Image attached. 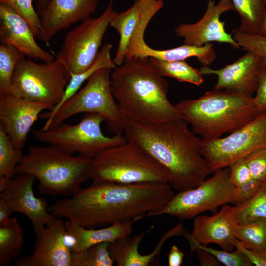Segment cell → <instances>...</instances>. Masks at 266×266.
Segmentation results:
<instances>
[{
  "label": "cell",
  "mask_w": 266,
  "mask_h": 266,
  "mask_svg": "<svg viewBox=\"0 0 266 266\" xmlns=\"http://www.w3.org/2000/svg\"><path fill=\"white\" fill-rule=\"evenodd\" d=\"M175 195L169 183H94L49 207L64 218L88 228L134 222L163 208Z\"/></svg>",
  "instance_id": "obj_1"
},
{
  "label": "cell",
  "mask_w": 266,
  "mask_h": 266,
  "mask_svg": "<svg viewBox=\"0 0 266 266\" xmlns=\"http://www.w3.org/2000/svg\"><path fill=\"white\" fill-rule=\"evenodd\" d=\"M124 135L168 172L169 184L178 192L198 186L213 173L202 154L201 139L182 119L149 126L128 120Z\"/></svg>",
  "instance_id": "obj_2"
},
{
  "label": "cell",
  "mask_w": 266,
  "mask_h": 266,
  "mask_svg": "<svg viewBox=\"0 0 266 266\" xmlns=\"http://www.w3.org/2000/svg\"><path fill=\"white\" fill-rule=\"evenodd\" d=\"M110 79L113 95L129 121L149 126L181 119L168 100V82L149 57L126 58Z\"/></svg>",
  "instance_id": "obj_3"
},
{
  "label": "cell",
  "mask_w": 266,
  "mask_h": 266,
  "mask_svg": "<svg viewBox=\"0 0 266 266\" xmlns=\"http://www.w3.org/2000/svg\"><path fill=\"white\" fill-rule=\"evenodd\" d=\"M181 119L203 140H213L230 133L259 113L253 97L214 89L200 98L175 105Z\"/></svg>",
  "instance_id": "obj_4"
},
{
  "label": "cell",
  "mask_w": 266,
  "mask_h": 266,
  "mask_svg": "<svg viewBox=\"0 0 266 266\" xmlns=\"http://www.w3.org/2000/svg\"><path fill=\"white\" fill-rule=\"evenodd\" d=\"M92 158L64 152L52 145L30 146L15 170L38 180L41 194L69 196L90 178Z\"/></svg>",
  "instance_id": "obj_5"
},
{
  "label": "cell",
  "mask_w": 266,
  "mask_h": 266,
  "mask_svg": "<svg viewBox=\"0 0 266 266\" xmlns=\"http://www.w3.org/2000/svg\"><path fill=\"white\" fill-rule=\"evenodd\" d=\"M90 178L94 183H169L170 176L145 150L127 140L92 158Z\"/></svg>",
  "instance_id": "obj_6"
},
{
  "label": "cell",
  "mask_w": 266,
  "mask_h": 266,
  "mask_svg": "<svg viewBox=\"0 0 266 266\" xmlns=\"http://www.w3.org/2000/svg\"><path fill=\"white\" fill-rule=\"evenodd\" d=\"M112 69L102 68L96 71L86 85L64 103L51 120L41 129L45 130L80 113L100 115L114 134H124L128 119L121 112L111 86Z\"/></svg>",
  "instance_id": "obj_7"
},
{
  "label": "cell",
  "mask_w": 266,
  "mask_h": 266,
  "mask_svg": "<svg viewBox=\"0 0 266 266\" xmlns=\"http://www.w3.org/2000/svg\"><path fill=\"white\" fill-rule=\"evenodd\" d=\"M102 117L95 113H85L77 124L64 122L45 130H33L38 141L52 145L70 154L78 153L92 158L102 151L125 142L124 134L105 136L101 130Z\"/></svg>",
  "instance_id": "obj_8"
},
{
  "label": "cell",
  "mask_w": 266,
  "mask_h": 266,
  "mask_svg": "<svg viewBox=\"0 0 266 266\" xmlns=\"http://www.w3.org/2000/svg\"><path fill=\"white\" fill-rule=\"evenodd\" d=\"M71 77L65 64L57 58L42 63L25 58L15 70L9 92L44 103L49 111L60 102Z\"/></svg>",
  "instance_id": "obj_9"
},
{
  "label": "cell",
  "mask_w": 266,
  "mask_h": 266,
  "mask_svg": "<svg viewBox=\"0 0 266 266\" xmlns=\"http://www.w3.org/2000/svg\"><path fill=\"white\" fill-rule=\"evenodd\" d=\"M213 173L198 186L178 192L163 208L145 217L167 215L179 220L190 219L204 211L214 212L221 206L232 204L236 187L230 180L229 167Z\"/></svg>",
  "instance_id": "obj_10"
},
{
  "label": "cell",
  "mask_w": 266,
  "mask_h": 266,
  "mask_svg": "<svg viewBox=\"0 0 266 266\" xmlns=\"http://www.w3.org/2000/svg\"><path fill=\"white\" fill-rule=\"evenodd\" d=\"M110 0L103 13L89 17L68 31L56 57L61 60L71 74L81 73L94 63L110 22L116 13Z\"/></svg>",
  "instance_id": "obj_11"
},
{
  "label": "cell",
  "mask_w": 266,
  "mask_h": 266,
  "mask_svg": "<svg viewBox=\"0 0 266 266\" xmlns=\"http://www.w3.org/2000/svg\"><path fill=\"white\" fill-rule=\"evenodd\" d=\"M266 147V111L226 137L201 139V150L213 172L249 153Z\"/></svg>",
  "instance_id": "obj_12"
},
{
  "label": "cell",
  "mask_w": 266,
  "mask_h": 266,
  "mask_svg": "<svg viewBox=\"0 0 266 266\" xmlns=\"http://www.w3.org/2000/svg\"><path fill=\"white\" fill-rule=\"evenodd\" d=\"M30 256L17 259L16 266H71L72 251L65 222L57 218L37 234Z\"/></svg>",
  "instance_id": "obj_13"
},
{
  "label": "cell",
  "mask_w": 266,
  "mask_h": 266,
  "mask_svg": "<svg viewBox=\"0 0 266 266\" xmlns=\"http://www.w3.org/2000/svg\"><path fill=\"white\" fill-rule=\"evenodd\" d=\"M35 180L31 174L16 175L0 192V199L8 205L13 212L25 215L31 222L36 234L57 217L49 211L45 199L35 195L33 187Z\"/></svg>",
  "instance_id": "obj_14"
},
{
  "label": "cell",
  "mask_w": 266,
  "mask_h": 266,
  "mask_svg": "<svg viewBox=\"0 0 266 266\" xmlns=\"http://www.w3.org/2000/svg\"><path fill=\"white\" fill-rule=\"evenodd\" d=\"M233 10L235 8L231 0H220L215 4L213 0H209L206 11L198 22L181 23L175 29L177 37L183 39V44L200 47L211 42L226 43L235 49H239L238 44L232 37V33L228 34L225 29V22L220 20V16L225 12Z\"/></svg>",
  "instance_id": "obj_15"
},
{
  "label": "cell",
  "mask_w": 266,
  "mask_h": 266,
  "mask_svg": "<svg viewBox=\"0 0 266 266\" xmlns=\"http://www.w3.org/2000/svg\"><path fill=\"white\" fill-rule=\"evenodd\" d=\"M46 109L49 108L44 103L18 97L9 91L0 92V125L17 148L24 147L32 127Z\"/></svg>",
  "instance_id": "obj_16"
},
{
  "label": "cell",
  "mask_w": 266,
  "mask_h": 266,
  "mask_svg": "<svg viewBox=\"0 0 266 266\" xmlns=\"http://www.w3.org/2000/svg\"><path fill=\"white\" fill-rule=\"evenodd\" d=\"M261 66V58L256 53L247 51L234 62L226 65L224 67L213 69L208 66H203L200 71L203 76H217L215 89L253 97L257 89L258 73Z\"/></svg>",
  "instance_id": "obj_17"
},
{
  "label": "cell",
  "mask_w": 266,
  "mask_h": 266,
  "mask_svg": "<svg viewBox=\"0 0 266 266\" xmlns=\"http://www.w3.org/2000/svg\"><path fill=\"white\" fill-rule=\"evenodd\" d=\"M99 0H50L39 15L41 32L38 39L47 45L60 31L81 22L95 12Z\"/></svg>",
  "instance_id": "obj_18"
},
{
  "label": "cell",
  "mask_w": 266,
  "mask_h": 266,
  "mask_svg": "<svg viewBox=\"0 0 266 266\" xmlns=\"http://www.w3.org/2000/svg\"><path fill=\"white\" fill-rule=\"evenodd\" d=\"M237 223L234 206L225 204L212 216L198 215L194 218L190 235L200 244L214 243L224 250L232 251L236 239L234 230Z\"/></svg>",
  "instance_id": "obj_19"
},
{
  "label": "cell",
  "mask_w": 266,
  "mask_h": 266,
  "mask_svg": "<svg viewBox=\"0 0 266 266\" xmlns=\"http://www.w3.org/2000/svg\"><path fill=\"white\" fill-rule=\"evenodd\" d=\"M27 21L8 5L0 3V42L11 45L29 58L50 62L54 59L36 42Z\"/></svg>",
  "instance_id": "obj_20"
},
{
  "label": "cell",
  "mask_w": 266,
  "mask_h": 266,
  "mask_svg": "<svg viewBox=\"0 0 266 266\" xmlns=\"http://www.w3.org/2000/svg\"><path fill=\"white\" fill-rule=\"evenodd\" d=\"M165 0H135L127 10L117 13L110 26L119 34V41L115 56L113 59L116 66L124 62L130 40L139 29L146 28L154 15L164 6Z\"/></svg>",
  "instance_id": "obj_21"
},
{
  "label": "cell",
  "mask_w": 266,
  "mask_h": 266,
  "mask_svg": "<svg viewBox=\"0 0 266 266\" xmlns=\"http://www.w3.org/2000/svg\"><path fill=\"white\" fill-rule=\"evenodd\" d=\"M145 30L139 29L133 33L127 48L126 58L133 56L154 57L167 61H182L195 57L203 66H208L216 57L213 44L206 43L197 47L184 44L171 49L157 50L151 48L144 38Z\"/></svg>",
  "instance_id": "obj_22"
},
{
  "label": "cell",
  "mask_w": 266,
  "mask_h": 266,
  "mask_svg": "<svg viewBox=\"0 0 266 266\" xmlns=\"http://www.w3.org/2000/svg\"><path fill=\"white\" fill-rule=\"evenodd\" d=\"M133 223H117L104 228L95 229L85 228L67 220L65 222V225L73 253L100 243H112L118 239L129 237L133 231Z\"/></svg>",
  "instance_id": "obj_23"
},
{
  "label": "cell",
  "mask_w": 266,
  "mask_h": 266,
  "mask_svg": "<svg viewBox=\"0 0 266 266\" xmlns=\"http://www.w3.org/2000/svg\"><path fill=\"white\" fill-rule=\"evenodd\" d=\"M113 45L106 43L98 54L92 66L85 71L75 74H71L64 94L60 102L48 112L41 114L39 117L50 121L61 105L77 92L83 83L87 80L96 71L102 68H115L117 66L111 56Z\"/></svg>",
  "instance_id": "obj_24"
},
{
  "label": "cell",
  "mask_w": 266,
  "mask_h": 266,
  "mask_svg": "<svg viewBox=\"0 0 266 266\" xmlns=\"http://www.w3.org/2000/svg\"><path fill=\"white\" fill-rule=\"evenodd\" d=\"M146 233L143 232L133 237L119 239L109 243L110 254L118 266H148L151 264L157 255L153 251L142 255L138 251Z\"/></svg>",
  "instance_id": "obj_25"
},
{
  "label": "cell",
  "mask_w": 266,
  "mask_h": 266,
  "mask_svg": "<svg viewBox=\"0 0 266 266\" xmlns=\"http://www.w3.org/2000/svg\"><path fill=\"white\" fill-rule=\"evenodd\" d=\"M24 242L23 230L15 217L0 224V266H6L19 255Z\"/></svg>",
  "instance_id": "obj_26"
},
{
  "label": "cell",
  "mask_w": 266,
  "mask_h": 266,
  "mask_svg": "<svg viewBox=\"0 0 266 266\" xmlns=\"http://www.w3.org/2000/svg\"><path fill=\"white\" fill-rule=\"evenodd\" d=\"M241 18L237 30L251 34H259L266 12L265 0H231Z\"/></svg>",
  "instance_id": "obj_27"
},
{
  "label": "cell",
  "mask_w": 266,
  "mask_h": 266,
  "mask_svg": "<svg viewBox=\"0 0 266 266\" xmlns=\"http://www.w3.org/2000/svg\"><path fill=\"white\" fill-rule=\"evenodd\" d=\"M24 155L22 149L14 145L0 125V192L14 177L15 168Z\"/></svg>",
  "instance_id": "obj_28"
},
{
  "label": "cell",
  "mask_w": 266,
  "mask_h": 266,
  "mask_svg": "<svg viewBox=\"0 0 266 266\" xmlns=\"http://www.w3.org/2000/svg\"><path fill=\"white\" fill-rule=\"evenodd\" d=\"M150 60L163 77H169L180 82H185L200 86L203 82V75L200 70L193 68L184 60L167 61L154 57Z\"/></svg>",
  "instance_id": "obj_29"
},
{
  "label": "cell",
  "mask_w": 266,
  "mask_h": 266,
  "mask_svg": "<svg viewBox=\"0 0 266 266\" xmlns=\"http://www.w3.org/2000/svg\"><path fill=\"white\" fill-rule=\"evenodd\" d=\"M234 234L246 247L260 252L266 247V220H254L236 224Z\"/></svg>",
  "instance_id": "obj_30"
},
{
  "label": "cell",
  "mask_w": 266,
  "mask_h": 266,
  "mask_svg": "<svg viewBox=\"0 0 266 266\" xmlns=\"http://www.w3.org/2000/svg\"><path fill=\"white\" fill-rule=\"evenodd\" d=\"M234 207L237 223L254 220H266V179L249 200Z\"/></svg>",
  "instance_id": "obj_31"
},
{
  "label": "cell",
  "mask_w": 266,
  "mask_h": 266,
  "mask_svg": "<svg viewBox=\"0 0 266 266\" xmlns=\"http://www.w3.org/2000/svg\"><path fill=\"white\" fill-rule=\"evenodd\" d=\"M25 55L15 47L0 44V92L9 91L12 78L19 63Z\"/></svg>",
  "instance_id": "obj_32"
},
{
  "label": "cell",
  "mask_w": 266,
  "mask_h": 266,
  "mask_svg": "<svg viewBox=\"0 0 266 266\" xmlns=\"http://www.w3.org/2000/svg\"><path fill=\"white\" fill-rule=\"evenodd\" d=\"M109 242L94 245L72 254L71 266H112L115 263L109 251Z\"/></svg>",
  "instance_id": "obj_33"
},
{
  "label": "cell",
  "mask_w": 266,
  "mask_h": 266,
  "mask_svg": "<svg viewBox=\"0 0 266 266\" xmlns=\"http://www.w3.org/2000/svg\"><path fill=\"white\" fill-rule=\"evenodd\" d=\"M188 242L191 252L195 248L203 249L211 253L221 264L226 266H251L253 265L240 251H227L217 250L195 241L190 233L185 231L182 235Z\"/></svg>",
  "instance_id": "obj_34"
},
{
  "label": "cell",
  "mask_w": 266,
  "mask_h": 266,
  "mask_svg": "<svg viewBox=\"0 0 266 266\" xmlns=\"http://www.w3.org/2000/svg\"><path fill=\"white\" fill-rule=\"evenodd\" d=\"M33 0H0L14 9L28 23L36 38L39 39L41 32L40 16L33 5Z\"/></svg>",
  "instance_id": "obj_35"
},
{
  "label": "cell",
  "mask_w": 266,
  "mask_h": 266,
  "mask_svg": "<svg viewBox=\"0 0 266 266\" xmlns=\"http://www.w3.org/2000/svg\"><path fill=\"white\" fill-rule=\"evenodd\" d=\"M233 39L240 47L246 51L258 55L262 59V66L266 65V37L259 34H251L235 30Z\"/></svg>",
  "instance_id": "obj_36"
},
{
  "label": "cell",
  "mask_w": 266,
  "mask_h": 266,
  "mask_svg": "<svg viewBox=\"0 0 266 266\" xmlns=\"http://www.w3.org/2000/svg\"><path fill=\"white\" fill-rule=\"evenodd\" d=\"M252 178L263 182L266 179V147L256 150L244 157Z\"/></svg>",
  "instance_id": "obj_37"
},
{
  "label": "cell",
  "mask_w": 266,
  "mask_h": 266,
  "mask_svg": "<svg viewBox=\"0 0 266 266\" xmlns=\"http://www.w3.org/2000/svg\"><path fill=\"white\" fill-rule=\"evenodd\" d=\"M228 167L230 180L235 187L240 186L252 179L244 157L234 161Z\"/></svg>",
  "instance_id": "obj_38"
},
{
  "label": "cell",
  "mask_w": 266,
  "mask_h": 266,
  "mask_svg": "<svg viewBox=\"0 0 266 266\" xmlns=\"http://www.w3.org/2000/svg\"><path fill=\"white\" fill-rule=\"evenodd\" d=\"M263 182L251 179L243 184L236 187L235 195L232 204L237 206L249 200L257 191Z\"/></svg>",
  "instance_id": "obj_39"
},
{
  "label": "cell",
  "mask_w": 266,
  "mask_h": 266,
  "mask_svg": "<svg viewBox=\"0 0 266 266\" xmlns=\"http://www.w3.org/2000/svg\"><path fill=\"white\" fill-rule=\"evenodd\" d=\"M253 99L259 113L266 111V65H262L259 71L258 87Z\"/></svg>",
  "instance_id": "obj_40"
},
{
  "label": "cell",
  "mask_w": 266,
  "mask_h": 266,
  "mask_svg": "<svg viewBox=\"0 0 266 266\" xmlns=\"http://www.w3.org/2000/svg\"><path fill=\"white\" fill-rule=\"evenodd\" d=\"M235 248L241 252L253 265L266 266V253L249 249L238 239L235 242Z\"/></svg>",
  "instance_id": "obj_41"
},
{
  "label": "cell",
  "mask_w": 266,
  "mask_h": 266,
  "mask_svg": "<svg viewBox=\"0 0 266 266\" xmlns=\"http://www.w3.org/2000/svg\"><path fill=\"white\" fill-rule=\"evenodd\" d=\"M198 257L200 265L202 266H216L221 265V263L209 252L200 248L194 249Z\"/></svg>",
  "instance_id": "obj_42"
},
{
  "label": "cell",
  "mask_w": 266,
  "mask_h": 266,
  "mask_svg": "<svg viewBox=\"0 0 266 266\" xmlns=\"http://www.w3.org/2000/svg\"><path fill=\"white\" fill-rule=\"evenodd\" d=\"M184 254L176 245H173L168 255L169 266H180L182 264Z\"/></svg>",
  "instance_id": "obj_43"
},
{
  "label": "cell",
  "mask_w": 266,
  "mask_h": 266,
  "mask_svg": "<svg viewBox=\"0 0 266 266\" xmlns=\"http://www.w3.org/2000/svg\"><path fill=\"white\" fill-rule=\"evenodd\" d=\"M12 213L13 211L8 205L3 200L0 199V224L11 217Z\"/></svg>",
  "instance_id": "obj_44"
},
{
  "label": "cell",
  "mask_w": 266,
  "mask_h": 266,
  "mask_svg": "<svg viewBox=\"0 0 266 266\" xmlns=\"http://www.w3.org/2000/svg\"><path fill=\"white\" fill-rule=\"evenodd\" d=\"M36 11L39 14L46 7L50 0H34Z\"/></svg>",
  "instance_id": "obj_45"
},
{
  "label": "cell",
  "mask_w": 266,
  "mask_h": 266,
  "mask_svg": "<svg viewBox=\"0 0 266 266\" xmlns=\"http://www.w3.org/2000/svg\"><path fill=\"white\" fill-rule=\"evenodd\" d=\"M265 0L266 2L265 15L259 34L266 37V0Z\"/></svg>",
  "instance_id": "obj_46"
},
{
  "label": "cell",
  "mask_w": 266,
  "mask_h": 266,
  "mask_svg": "<svg viewBox=\"0 0 266 266\" xmlns=\"http://www.w3.org/2000/svg\"><path fill=\"white\" fill-rule=\"evenodd\" d=\"M265 252L266 253V249H265Z\"/></svg>",
  "instance_id": "obj_47"
},
{
  "label": "cell",
  "mask_w": 266,
  "mask_h": 266,
  "mask_svg": "<svg viewBox=\"0 0 266 266\" xmlns=\"http://www.w3.org/2000/svg\"><path fill=\"white\" fill-rule=\"evenodd\" d=\"M113 0V1H116V0Z\"/></svg>",
  "instance_id": "obj_48"
},
{
  "label": "cell",
  "mask_w": 266,
  "mask_h": 266,
  "mask_svg": "<svg viewBox=\"0 0 266 266\" xmlns=\"http://www.w3.org/2000/svg\"></svg>",
  "instance_id": "obj_49"
}]
</instances>
